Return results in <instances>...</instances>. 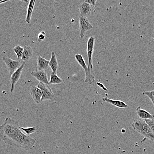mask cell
<instances>
[{
  "label": "cell",
  "instance_id": "7a4b0ae2",
  "mask_svg": "<svg viewBox=\"0 0 154 154\" xmlns=\"http://www.w3.org/2000/svg\"><path fill=\"white\" fill-rule=\"evenodd\" d=\"M76 61L84 69L85 73V78L84 81L90 84H92L95 81L94 76L88 69V66L85 63V60L82 55L80 54H76L75 56Z\"/></svg>",
  "mask_w": 154,
  "mask_h": 154
},
{
  "label": "cell",
  "instance_id": "52a82bcc",
  "mask_svg": "<svg viewBox=\"0 0 154 154\" xmlns=\"http://www.w3.org/2000/svg\"><path fill=\"white\" fill-rule=\"evenodd\" d=\"M79 23L80 37L83 38L85 36V33L88 31L92 30L93 26L90 23L87 17L79 16Z\"/></svg>",
  "mask_w": 154,
  "mask_h": 154
},
{
  "label": "cell",
  "instance_id": "5b68a950",
  "mask_svg": "<svg viewBox=\"0 0 154 154\" xmlns=\"http://www.w3.org/2000/svg\"><path fill=\"white\" fill-rule=\"evenodd\" d=\"M95 38L94 36H91L88 39L87 44V53L88 55V69L90 72L92 71L93 55L94 48Z\"/></svg>",
  "mask_w": 154,
  "mask_h": 154
},
{
  "label": "cell",
  "instance_id": "83f0119b",
  "mask_svg": "<svg viewBox=\"0 0 154 154\" xmlns=\"http://www.w3.org/2000/svg\"><path fill=\"white\" fill-rule=\"evenodd\" d=\"M97 83V84H98V86H99V87H100V88H102L103 90H105V91H107V89L104 86V85L101 84V83Z\"/></svg>",
  "mask_w": 154,
  "mask_h": 154
},
{
  "label": "cell",
  "instance_id": "3957f363",
  "mask_svg": "<svg viewBox=\"0 0 154 154\" xmlns=\"http://www.w3.org/2000/svg\"><path fill=\"white\" fill-rule=\"evenodd\" d=\"M21 148L25 151H29L35 147L37 139L31 137L29 136L25 135L21 131L20 135Z\"/></svg>",
  "mask_w": 154,
  "mask_h": 154
},
{
  "label": "cell",
  "instance_id": "484cf974",
  "mask_svg": "<svg viewBox=\"0 0 154 154\" xmlns=\"http://www.w3.org/2000/svg\"><path fill=\"white\" fill-rule=\"evenodd\" d=\"M145 121L154 134V120H145Z\"/></svg>",
  "mask_w": 154,
  "mask_h": 154
},
{
  "label": "cell",
  "instance_id": "7c38bea8",
  "mask_svg": "<svg viewBox=\"0 0 154 154\" xmlns=\"http://www.w3.org/2000/svg\"><path fill=\"white\" fill-rule=\"evenodd\" d=\"M80 16L87 17L91 13V5L85 2H82L79 5Z\"/></svg>",
  "mask_w": 154,
  "mask_h": 154
},
{
  "label": "cell",
  "instance_id": "d4e9b609",
  "mask_svg": "<svg viewBox=\"0 0 154 154\" xmlns=\"http://www.w3.org/2000/svg\"><path fill=\"white\" fill-rule=\"evenodd\" d=\"M46 33L45 31L40 32V33L38 34V41L39 42H42V41H44V40L45 39L46 37Z\"/></svg>",
  "mask_w": 154,
  "mask_h": 154
},
{
  "label": "cell",
  "instance_id": "6da1fadb",
  "mask_svg": "<svg viewBox=\"0 0 154 154\" xmlns=\"http://www.w3.org/2000/svg\"><path fill=\"white\" fill-rule=\"evenodd\" d=\"M18 121L7 117L5 121L0 125V138L2 140L14 135L20 129L19 128Z\"/></svg>",
  "mask_w": 154,
  "mask_h": 154
},
{
  "label": "cell",
  "instance_id": "f1b7e54d",
  "mask_svg": "<svg viewBox=\"0 0 154 154\" xmlns=\"http://www.w3.org/2000/svg\"><path fill=\"white\" fill-rule=\"evenodd\" d=\"M8 2V1H0V4Z\"/></svg>",
  "mask_w": 154,
  "mask_h": 154
},
{
  "label": "cell",
  "instance_id": "8992f818",
  "mask_svg": "<svg viewBox=\"0 0 154 154\" xmlns=\"http://www.w3.org/2000/svg\"><path fill=\"white\" fill-rule=\"evenodd\" d=\"M3 61L6 65L10 76L15 72L17 69L21 65V61H15L8 57L4 56L2 58Z\"/></svg>",
  "mask_w": 154,
  "mask_h": 154
},
{
  "label": "cell",
  "instance_id": "cb8c5ba5",
  "mask_svg": "<svg viewBox=\"0 0 154 154\" xmlns=\"http://www.w3.org/2000/svg\"><path fill=\"white\" fill-rule=\"evenodd\" d=\"M143 95L146 96L150 99L154 107V90L152 91H146V92H143L142 93Z\"/></svg>",
  "mask_w": 154,
  "mask_h": 154
},
{
  "label": "cell",
  "instance_id": "9c48e42d",
  "mask_svg": "<svg viewBox=\"0 0 154 154\" xmlns=\"http://www.w3.org/2000/svg\"><path fill=\"white\" fill-rule=\"evenodd\" d=\"M25 64V62H23L19 68L18 69H17L15 72H14L11 75V78H10V82H11L10 92L11 93H13L14 92L16 84L20 78Z\"/></svg>",
  "mask_w": 154,
  "mask_h": 154
},
{
  "label": "cell",
  "instance_id": "e0dca14e",
  "mask_svg": "<svg viewBox=\"0 0 154 154\" xmlns=\"http://www.w3.org/2000/svg\"><path fill=\"white\" fill-rule=\"evenodd\" d=\"M37 69L39 71H45L48 68L49 66V61L38 56L37 58Z\"/></svg>",
  "mask_w": 154,
  "mask_h": 154
},
{
  "label": "cell",
  "instance_id": "5bb4252c",
  "mask_svg": "<svg viewBox=\"0 0 154 154\" xmlns=\"http://www.w3.org/2000/svg\"><path fill=\"white\" fill-rule=\"evenodd\" d=\"M23 51L21 60L23 62H27L31 60L33 56V49L29 46H23Z\"/></svg>",
  "mask_w": 154,
  "mask_h": 154
},
{
  "label": "cell",
  "instance_id": "ba28073f",
  "mask_svg": "<svg viewBox=\"0 0 154 154\" xmlns=\"http://www.w3.org/2000/svg\"><path fill=\"white\" fill-rule=\"evenodd\" d=\"M21 130H20L13 136H10L2 140L5 144L10 146L21 148V140H20V133Z\"/></svg>",
  "mask_w": 154,
  "mask_h": 154
},
{
  "label": "cell",
  "instance_id": "44dd1931",
  "mask_svg": "<svg viewBox=\"0 0 154 154\" xmlns=\"http://www.w3.org/2000/svg\"><path fill=\"white\" fill-rule=\"evenodd\" d=\"M63 80L59 77L54 72H52L51 73L50 79L49 81V84H57L61 83Z\"/></svg>",
  "mask_w": 154,
  "mask_h": 154
},
{
  "label": "cell",
  "instance_id": "ffe728a7",
  "mask_svg": "<svg viewBox=\"0 0 154 154\" xmlns=\"http://www.w3.org/2000/svg\"><path fill=\"white\" fill-rule=\"evenodd\" d=\"M35 1H30L29 2L28 9H27V15H26L25 21L28 24H30L31 22V18L33 13Z\"/></svg>",
  "mask_w": 154,
  "mask_h": 154
},
{
  "label": "cell",
  "instance_id": "f546056e",
  "mask_svg": "<svg viewBox=\"0 0 154 154\" xmlns=\"http://www.w3.org/2000/svg\"></svg>",
  "mask_w": 154,
  "mask_h": 154
},
{
  "label": "cell",
  "instance_id": "ac0fdd59",
  "mask_svg": "<svg viewBox=\"0 0 154 154\" xmlns=\"http://www.w3.org/2000/svg\"><path fill=\"white\" fill-rule=\"evenodd\" d=\"M140 134L146 139L154 142V134L146 123Z\"/></svg>",
  "mask_w": 154,
  "mask_h": 154
},
{
  "label": "cell",
  "instance_id": "2e32d148",
  "mask_svg": "<svg viewBox=\"0 0 154 154\" xmlns=\"http://www.w3.org/2000/svg\"><path fill=\"white\" fill-rule=\"evenodd\" d=\"M146 124L145 120L141 119H136L134 120L131 125L134 130L141 134Z\"/></svg>",
  "mask_w": 154,
  "mask_h": 154
},
{
  "label": "cell",
  "instance_id": "603a6c76",
  "mask_svg": "<svg viewBox=\"0 0 154 154\" xmlns=\"http://www.w3.org/2000/svg\"><path fill=\"white\" fill-rule=\"evenodd\" d=\"M13 51L15 53L18 59H21L22 54H23V48L21 46L18 45L13 49Z\"/></svg>",
  "mask_w": 154,
  "mask_h": 154
},
{
  "label": "cell",
  "instance_id": "277c9868",
  "mask_svg": "<svg viewBox=\"0 0 154 154\" xmlns=\"http://www.w3.org/2000/svg\"><path fill=\"white\" fill-rule=\"evenodd\" d=\"M36 86L40 89L42 93V102L46 100H53L54 99V93L49 85L39 82Z\"/></svg>",
  "mask_w": 154,
  "mask_h": 154
},
{
  "label": "cell",
  "instance_id": "9a60e30c",
  "mask_svg": "<svg viewBox=\"0 0 154 154\" xmlns=\"http://www.w3.org/2000/svg\"><path fill=\"white\" fill-rule=\"evenodd\" d=\"M102 100L103 101L111 104L115 107H117V108H127L128 107V105L126 103H125L123 101H121V100H113V99L108 98L107 97L102 98Z\"/></svg>",
  "mask_w": 154,
  "mask_h": 154
},
{
  "label": "cell",
  "instance_id": "8fae6325",
  "mask_svg": "<svg viewBox=\"0 0 154 154\" xmlns=\"http://www.w3.org/2000/svg\"><path fill=\"white\" fill-rule=\"evenodd\" d=\"M30 93L33 99L36 104H39L42 102V93L37 86H32L30 89Z\"/></svg>",
  "mask_w": 154,
  "mask_h": 154
},
{
  "label": "cell",
  "instance_id": "7402d4cb",
  "mask_svg": "<svg viewBox=\"0 0 154 154\" xmlns=\"http://www.w3.org/2000/svg\"><path fill=\"white\" fill-rule=\"evenodd\" d=\"M19 128L21 131H23L24 133H26V135L29 136L31 134H33L36 132L37 128L35 127H19Z\"/></svg>",
  "mask_w": 154,
  "mask_h": 154
},
{
  "label": "cell",
  "instance_id": "30bf717a",
  "mask_svg": "<svg viewBox=\"0 0 154 154\" xmlns=\"http://www.w3.org/2000/svg\"><path fill=\"white\" fill-rule=\"evenodd\" d=\"M30 73L31 75L35 78L39 82L49 85L48 80V76L45 71H39L37 69L35 71H32Z\"/></svg>",
  "mask_w": 154,
  "mask_h": 154
},
{
  "label": "cell",
  "instance_id": "4316f807",
  "mask_svg": "<svg viewBox=\"0 0 154 154\" xmlns=\"http://www.w3.org/2000/svg\"><path fill=\"white\" fill-rule=\"evenodd\" d=\"M84 2H85L89 4L90 5H92L93 6H95L97 1V0H86V1H84Z\"/></svg>",
  "mask_w": 154,
  "mask_h": 154
},
{
  "label": "cell",
  "instance_id": "4fadbf2b",
  "mask_svg": "<svg viewBox=\"0 0 154 154\" xmlns=\"http://www.w3.org/2000/svg\"><path fill=\"white\" fill-rule=\"evenodd\" d=\"M136 112L140 119L143 120H154V115L149 113L145 110L143 109L140 107V106H139L136 109Z\"/></svg>",
  "mask_w": 154,
  "mask_h": 154
},
{
  "label": "cell",
  "instance_id": "d6986e66",
  "mask_svg": "<svg viewBox=\"0 0 154 154\" xmlns=\"http://www.w3.org/2000/svg\"><path fill=\"white\" fill-rule=\"evenodd\" d=\"M49 65L50 67L52 72H54L55 74H56L59 65H58V61H57L56 55L54 52H51V58L49 61Z\"/></svg>",
  "mask_w": 154,
  "mask_h": 154
}]
</instances>
